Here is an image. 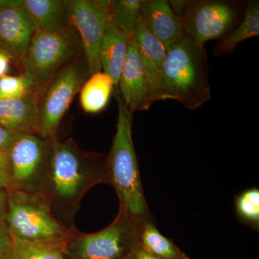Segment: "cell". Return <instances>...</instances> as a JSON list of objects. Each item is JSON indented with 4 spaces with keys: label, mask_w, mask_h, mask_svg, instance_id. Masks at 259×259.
<instances>
[{
    "label": "cell",
    "mask_w": 259,
    "mask_h": 259,
    "mask_svg": "<svg viewBox=\"0 0 259 259\" xmlns=\"http://www.w3.org/2000/svg\"><path fill=\"white\" fill-rule=\"evenodd\" d=\"M105 157L99 153L85 152L74 140L51 139V149L40 194L56 218L69 230L76 229L75 217L83 196L103 183Z\"/></svg>",
    "instance_id": "6da1fadb"
},
{
    "label": "cell",
    "mask_w": 259,
    "mask_h": 259,
    "mask_svg": "<svg viewBox=\"0 0 259 259\" xmlns=\"http://www.w3.org/2000/svg\"><path fill=\"white\" fill-rule=\"evenodd\" d=\"M118 115L110 152L104 163L103 183L115 190L120 206L131 217L144 223L153 221L144 189L132 136L133 114L126 107L118 89L115 91Z\"/></svg>",
    "instance_id": "7a4b0ae2"
},
{
    "label": "cell",
    "mask_w": 259,
    "mask_h": 259,
    "mask_svg": "<svg viewBox=\"0 0 259 259\" xmlns=\"http://www.w3.org/2000/svg\"><path fill=\"white\" fill-rule=\"evenodd\" d=\"M208 78L204 46L185 35L167 48L159 101L175 100L188 110H196L212 97Z\"/></svg>",
    "instance_id": "3957f363"
},
{
    "label": "cell",
    "mask_w": 259,
    "mask_h": 259,
    "mask_svg": "<svg viewBox=\"0 0 259 259\" xmlns=\"http://www.w3.org/2000/svg\"><path fill=\"white\" fill-rule=\"evenodd\" d=\"M4 221L12 239L64 246L71 232L54 215L41 194L8 190Z\"/></svg>",
    "instance_id": "277c9868"
},
{
    "label": "cell",
    "mask_w": 259,
    "mask_h": 259,
    "mask_svg": "<svg viewBox=\"0 0 259 259\" xmlns=\"http://www.w3.org/2000/svg\"><path fill=\"white\" fill-rule=\"evenodd\" d=\"M77 32L69 23L58 28L34 31L21 68L41 93L64 66L83 55Z\"/></svg>",
    "instance_id": "5b68a950"
},
{
    "label": "cell",
    "mask_w": 259,
    "mask_h": 259,
    "mask_svg": "<svg viewBox=\"0 0 259 259\" xmlns=\"http://www.w3.org/2000/svg\"><path fill=\"white\" fill-rule=\"evenodd\" d=\"M144 223L131 217L122 206L113 221L93 233L71 232L63 247L64 259H121L136 250Z\"/></svg>",
    "instance_id": "8992f818"
},
{
    "label": "cell",
    "mask_w": 259,
    "mask_h": 259,
    "mask_svg": "<svg viewBox=\"0 0 259 259\" xmlns=\"http://www.w3.org/2000/svg\"><path fill=\"white\" fill-rule=\"evenodd\" d=\"M84 55L64 66L50 80L38 100V135L44 139L55 137L63 117L76 94L90 77Z\"/></svg>",
    "instance_id": "52a82bcc"
},
{
    "label": "cell",
    "mask_w": 259,
    "mask_h": 259,
    "mask_svg": "<svg viewBox=\"0 0 259 259\" xmlns=\"http://www.w3.org/2000/svg\"><path fill=\"white\" fill-rule=\"evenodd\" d=\"M51 149V139L37 134H20L9 151L10 189L40 193Z\"/></svg>",
    "instance_id": "ba28073f"
},
{
    "label": "cell",
    "mask_w": 259,
    "mask_h": 259,
    "mask_svg": "<svg viewBox=\"0 0 259 259\" xmlns=\"http://www.w3.org/2000/svg\"><path fill=\"white\" fill-rule=\"evenodd\" d=\"M238 9L223 0L185 1L180 18L185 35L204 46L209 40L226 37L238 21Z\"/></svg>",
    "instance_id": "9c48e42d"
},
{
    "label": "cell",
    "mask_w": 259,
    "mask_h": 259,
    "mask_svg": "<svg viewBox=\"0 0 259 259\" xmlns=\"http://www.w3.org/2000/svg\"><path fill=\"white\" fill-rule=\"evenodd\" d=\"M68 20L77 32L90 75L102 71L100 47L109 19V0H66Z\"/></svg>",
    "instance_id": "30bf717a"
},
{
    "label": "cell",
    "mask_w": 259,
    "mask_h": 259,
    "mask_svg": "<svg viewBox=\"0 0 259 259\" xmlns=\"http://www.w3.org/2000/svg\"><path fill=\"white\" fill-rule=\"evenodd\" d=\"M21 2L0 0V46L20 71L35 31Z\"/></svg>",
    "instance_id": "8fae6325"
},
{
    "label": "cell",
    "mask_w": 259,
    "mask_h": 259,
    "mask_svg": "<svg viewBox=\"0 0 259 259\" xmlns=\"http://www.w3.org/2000/svg\"><path fill=\"white\" fill-rule=\"evenodd\" d=\"M119 92L131 114L149 110L153 101L135 36L130 40L119 79Z\"/></svg>",
    "instance_id": "7c38bea8"
},
{
    "label": "cell",
    "mask_w": 259,
    "mask_h": 259,
    "mask_svg": "<svg viewBox=\"0 0 259 259\" xmlns=\"http://www.w3.org/2000/svg\"><path fill=\"white\" fill-rule=\"evenodd\" d=\"M141 18L148 30L166 49L185 35L182 20L166 0H144Z\"/></svg>",
    "instance_id": "4fadbf2b"
},
{
    "label": "cell",
    "mask_w": 259,
    "mask_h": 259,
    "mask_svg": "<svg viewBox=\"0 0 259 259\" xmlns=\"http://www.w3.org/2000/svg\"><path fill=\"white\" fill-rule=\"evenodd\" d=\"M135 39L149 83L153 101H159L162 69L166 59L167 49L148 30L142 18L138 24Z\"/></svg>",
    "instance_id": "5bb4252c"
},
{
    "label": "cell",
    "mask_w": 259,
    "mask_h": 259,
    "mask_svg": "<svg viewBox=\"0 0 259 259\" xmlns=\"http://www.w3.org/2000/svg\"><path fill=\"white\" fill-rule=\"evenodd\" d=\"M34 92L15 100H0V126L18 134L38 133V100Z\"/></svg>",
    "instance_id": "9a60e30c"
},
{
    "label": "cell",
    "mask_w": 259,
    "mask_h": 259,
    "mask_svg": "<svg viewBox=\"0 0 259 259\" xmlns=\"http://www.w3.org/2000/svg\"><path fill=\"white\" fill-rule=\"evenodd\" d=\"M131 38L108 19L100 47V59L102 71L111 78L115 86L118 84Z\"/></svg>",
    "instance_id": "2e32d148"
},
{
    "label": "cell",
    "mask_w": 259,
    "mask_h": 259,
    "mask_svg": "<svg viewBox=\"0 0 259 259\" xmlns=\"http://www.w3.org/2000/svg\"><path fill=\"white\" fill-rule=\"evenodd\" d=\"M21 8L35 30H49L69 23L66 0H22Z\"/></svg>",
    "instance_id": "e0dca14e"
},
{
    "label": "cell",
    "mask_w": 259,
    "mask_h": 259,
    "mask_svg": "<svg viewBox=\"0 0 259 259\" xmlns=\"http://www.w3.org/2000/svg\"><path fill=\"white\" fill-rule=\"evenodd\" d=\"M114 87L111 78L102 71L90 75L79 92L83 111L90 114L102 111L108 104Z\"/></svg>",
    "instance_id": "ac0fdd59"
},
{
    "label": "cell",
    "mask_w": 259,
    "mask_h": 259,
    "mask_svg": "<svg viewBox=\"0 0 259 259\" xmlns=\"http://www.w3.org/2000/svg\"><path fill=\"white\" fill-rule=\"evenodd\" d=\"M259 35V2L250 1L245 8L244 18L231 33L218 42L214 49L215 55H231L237 46Z\"/></svg>",
    "instance_id": "d6986e66"
},
{
    "label": "cell",
    "mask_w": 259,
    "mask_h": 259,
    "mask_svg": "<svg viewBox=\"0 0 259 259\" xmlns=\"http://www.w3.org/2000/svg\"><path fill=\"white\" fill-rule=\"evenodd\" d=\"M140 244L150 253L161 259H190L172 240L160 233L153 221L143 224Z\"/></svg>",
    "instance_id": "ffe728a7"
},
{
    "label": "cell",
    "mask_w": 259,
    "mask_h": 259,
    "mask_svg": "<svg viewBox=\"0 0 259 259\" xmlns=\"http://www.w3.org/2000/svg\"><path fill=\"white\" fill-rule=\"evenodd\" d=\"M144 0H109V19L130 37H134L142 17Z\"/></svg>",
    "instance_id": "44dd1931"
},
{
    "label": "cell",
    "mask_w": 259,
    "mask_h": 259,
    "mask_svg": "<svg viewBox=\"0 0 259 259\" xmlns=\"http://www.w3.org/2000/svg\"><path fill=\"white\" fill-rule=\"evenodd\" d=\"M62 245L12 239L7 259H64Z\"/></svg>",
    "instance_id": "7402d4cb"
},
{
    "label": "cell",
    "mask_w": 259,
    "mask_h": 259,
    "mask_svg": "<svg viewBox=\"0 0 259 259\" xmlns=\"http://www.w3.org/2000/svg\"><path fill=\"white\" fill-rule=\"evenodd\" d=\"M235 207L238 220L255 231L259 230V190L247 189L235 199Z\"/></svg>",
    "instance_id": "603a6c76"
},
{
    "label": "cell",
    "mask_w": 259,
    "mask_h": 259,
    "mask_svg": "<svg viewBox=\"0 0 259 259\" xmlns=\"http://www.w3.org/2000/svg\"><path fill=\"white\" fill-rule=\"evenodd\" d=\"M35 91L36 86L27 74L0 76V100L22 98Z\"/></svg>",
    "instance_id": "cb8c5ba5"
},
{
    "label": "cell",
    "mask_w": 259,
    "mask_h": 259,
    "mask_svg": "<svg viewBox=\"0 0 259 259\" xmlns=\"http://www.w3.org/2000/svg\"><path fill=\"white\" fill-rule=\"evenodd\" d=\"M0 189H10V168L8 151H0Z\"/></svg>",
    "instance_id": "d4e9b609"
},
{
    "label": "cell",
    "mask_w": 259,
    "mask_h": 259,
    "mask_svg": "<svg viewBox=\"0 0 259 259\" xmlns=\"http://www.w3.org/2000/svg\"><path fill=\"white\" fill-rule=\"evenodd\" d=\"M12 246L10 237L4 219L0 220V259H7Z\"/></svg>",
    "instance_id": "484cf974"
},
{
    "label": "cell",
    "mask_w": 259,
    "mask_h": 259,
    "mask_svg": "<svg viewBox=\"0 0 259 259\" xmlns=\"http://www.w3.org/2000/svg\"><path fill=\"white\" fill-rule=\"evenodd\" d=\"M18 135L0 126V151H9Z\"/></svg>",
    "instance_id": "4316f807"
},
{
    "label": "cell",
    "mask_w": 259,
    "mask_h": 259,
    "mask_svg": "<svg viewBox=\"0 0 259 259\" xmlns=\"http://www.w3.org/2000/svg\"><path fill=\"white\" fill-rule=\"evenodd\" d=\"M11 64H13L11 56L6 51L0 50V76L8 75Z\"/></svg>",
    "instance_id": "83f0119b"
},
{
    "label": "cell",
    "mask_w": 259,
    "mask_h": 259,
    "mask_svg": "<svg viewBox=\"0 0 259 259\" xmlns=\"http://www.w3.org/2000/svg\"><path fill=\"white\" fill-rule=\"evenodd\" d=\"M8 190L0 189V220L4 219L8 207Z\"/></svg>",
    "instance_id": "f1b7e54d"
},
{
    "label": "cell",
    "mask_w": 259,
    "mask_h": 259,
    "mask_svg": "<svg viewBox=\"0 0 259 259\" xmlns=\"http://www.w3.org/2000/svg\"><path fill=\"white\" fill-rule=\"evenodd\" d=\"M135 252H136L137 259H161L156 257V255L150 253L147 250L144 249L141 244L139 245Z\"/></svg>",
    "instance_id": "f546056e"
},
{
    "label": "cell",
    "mask_w": 259,
    "mask_h": 259,
    "mask_svg": "<svg viewBox=\"0 0 259 259\" xmlns=\"http://www.w3.org/2000/svg\"><path fill=\"white\" fill-rule=\"evenodd\" d=\"M121 259H137L136 258V252H132V253H129V254L125 255V257Z\"/></svg>",
    "instance_id": "4dcf8cb0"
},
{
    "label": "cell",
    "mask_w": 259,
    "mask_h": 259,
    "mask_svg": "<svg viewBox=\"0 0 259 259\" xmlns=\"http://www.w3.org/2000/svg\"><path fill=\"white\" fill-rule=\"evenodd\" d=\"M0 50H3V49H2L1 46H0Z\"/></svg>",
    "instance_id": "1f68e13d"
}]
</instances>
